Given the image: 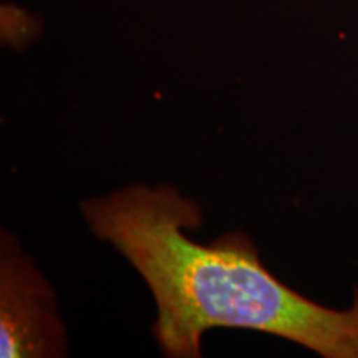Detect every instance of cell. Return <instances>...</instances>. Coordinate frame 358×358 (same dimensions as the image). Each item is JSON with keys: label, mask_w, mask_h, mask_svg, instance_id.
<instances>
[{"label": "cell", "mask_w": 358, "mask_h": 358, "mask_svg": "<svg viewBox=\"0 0 358 358\" xmlns=\"http://www.w3.org/2000/svg\"><path fill=\"white\" fill-rule=\"evenodd\" d=\"M69 337L55 290L10 231L0 234V357L64 358Z\"/></svg>", "instance_id": "obj_2"}, {"label": "cell", "mask_w": 358, "mask_h": 358, "mask_svg": "<svg viewBox=\"0 0 358 358\" xmlns=\"http://www.w3.org/2000/svg\"><path fill=\"white\" fill-rule=\"evenodd\" d=\"M93 236L118 250L153 295L151 332L169 358H198L206 332L243 329L324 358H358V302L343 310L295 292L261 261L248 232L203 244L199 204L171 185H131L80 204Z\"/></svg>", "instance_id": "obj_1"}, {"label": "cell", "mask_w": 358, "mask_h": 358, "mask_svg": "<svg viewBox=\"0 0 358 358\" xmlns=\"http://www.w3.org/2000/svg\"><path fill=\"white\" fill-rule=\"evenodd\" d=\"M353 301L358 302V287L353 289Z\"/></svg>", "instance_id": "obj_3"}]
</instances>
